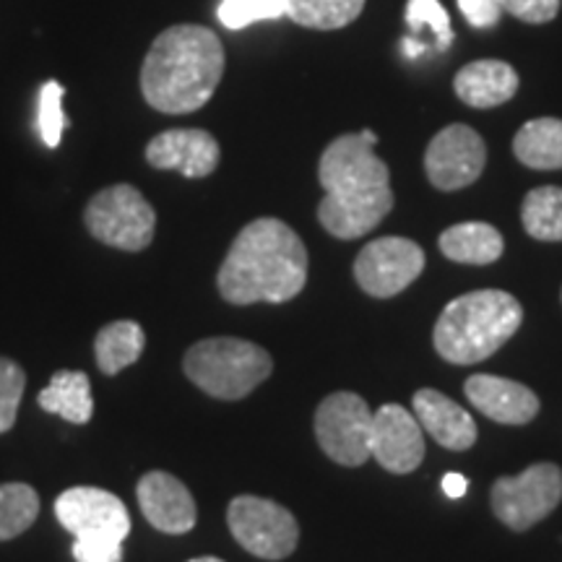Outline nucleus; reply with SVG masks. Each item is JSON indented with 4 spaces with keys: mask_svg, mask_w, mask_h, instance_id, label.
I'll list each match as a JSON object with an SVG mask.
<instances>
[{
    "mask_svg": "<svg viewBox=\"0 0 562 562\" xmlns=\"http://www.w3.org/2000/svg\"><path fill=\"white\" fill-rule=\"evenodd\" d=\"M323 201L318 222L339 240H357L381 224L393 209L389 165L362 133L339 136L323 151L318 165Z\"/></svg>",
    "mask_w": 562,
    "mask_h": 562,
    "instance_id": "f257e3e1",
    "label": "nucleus"
},
{
    "mask_svg": "<svg viewBox=\"0 0 562 562\" xmlns=\"http://www.w3.org/2000/svg\"><path fill=\"white\" fill-rule=\"evenodd\" d=\"M305 284V243L290 224L273 216H263L243 227L216 273L220 294L232 305H279L297 297Z\"/></svg>",
    "mask_w": 562,
    "mask_h": 562,
    "instance_id": "f03ea898",
    "label": "nucleus"
},
{
    "mask_svg": "<svg viewBox=\"0 0 562 562\" xmlns=\"http://www.w3.org/2000/svg\"><path fill=\"white\" fill-rule=\"evenodd\" d=\"M222 76V40L209 26L178 24L154 40L140 66V94L154 110L188 115L214 97Z\"/></svg>",
    "mask_w": 562,
    "mask_h": 562,
    "instance_id": "7ed1b4c3",
    "label": "nucleus"
},
{
    "mask_svg": "<svg viewBox=\"0 0 562 562\" xmlns=\"http://www.w3.org/2000/svg\"><path fill=\"white\" fill-rule=\"evenodd\" d=\"M524 307L501 290L469 292L448 302L435 323V351L451 364L490 360L521 328Z\"/></svg>",
    "mask_w": 562,
    "mask_h": 562,
    "instance_id": "20e7f679",
    "label": "nucleus"
},
{
    "mask_svg": "<svg viewBox=\"0 0 562 562\" xmlns=\"http://www.w3.org/2000/svg\"><path fill=\"white\" fill-rule=\"evenodd\" d=\"M182 370L209 396L237 402L269 381L273 360L258 344L235 336H214L186 351Z\"/></svg>",
    "mask_w": 562,
    "mask_h": 562,
    "instance_id": "39448f33",
    "label": "nucleus"
},
{
    "mask_svg": "<svg viewBox=\"0 0 562 562\" xmlns=\"http://www.w3.org/2000/svg\"><path fill=\"white\" fill-rule=\"evenodd\" d=\"M83 222L94 240L110 248L138 252L146 250L157 229V211L133 186H110L89 201Z\"/></svg>",
    "mask_w": 562,
    "mask_h": 562,
    "instance_id": "423d86ee",
    "label": "nucleus"
},
{
    "mask_svg": "<svg viewBox=\"0 0 562 562\" xmlns=\"http://www.w3.org/2000/svg\"><path fill=\"white\" fill-rule=\"evenodd\" d=\"M562 501V469L558 463H531L518 476L492 484V513L513 531H529L544 521Z\"/></svg>",
    "mask_w": 562,
    "mask_h": 562,
    "instance_id": "0eeeda50",
    "label": "nucleus"
},
{
    "mask_svg": "<svg viewBox=\"0 0 562 562\" xmlns=\"http://www.w3.org/2000/svg\"><path fill=\"white\" fill-rule=\"evenodd\" d=\"M227 524L237 544L261 560H284L297 550V518L266 497H235L227 508Z\"/></svg>",
    "mask_w": 562,
    "mask_h": 562,
    "instance_id": "6e6552de",
    "label": "nucleus"
},
{
    "mask_svg": "<svg viewBox=\"0 0 562 562\" xmlns=\"http://www.w3.org/2000/svg\"><path fill=\"white\" fill-rule=\"evenodd\" d=\"M315 438L323 453L341 467H362L372 459V412L357 393L326 396L315 412Z\"/></svg>",
    "mask_w": 562,
    "mask_h": 562,
    "instance_id": "1a4fd4ad",
    "label": "nucleus"
},
{
    "mask_svg": "<svg viewBox=\"0 0 562 562\" xmlns=\"http://www.w3.org/2000/svg\"><path fill=\"white\" fill-rule=\"evenodd\" d=\"M425 271V250L406 237H378L355 261V279L370 297L389 300L404 292Z\"/></svg>",
    "mask_w": 562,
    "mask_h": 562,
    "instance_id": "9d476101",
    "label": "nucleus"
},
{
    "mask_svg": "<svg viewBox=\"0 0 562 562\" xmlns=\"http://www.w3.org/2000/svg\"><path fill=\"white\" fill-rule=\"evenodd\" d=\"M487 165V146L463 123L442 128L425 151V172L438 191H461L480 180Z\"/></svg>",
    "mask_w": 562,
    "mask_h": 562,
    "instance_id": "9b49d317",
    "label": "nucleus"
},
{
    "mask_svg": "<svg viewBox=\"0 0 562 562\" xmlns=\"http://www.w3.org/2000/svg\"><path fill=\"white\" fill-rule=\"evenodd\" d=\"M55 516L74 537L121 539L131 533V516L123 501L100 487H70L55 501Z\"/></svg>",
    "mask_w": 562,
    "mask_h": 562,
    "instance_id": "f8f14e48",
    "label": "nucleus"
},
{
    "mask_svg": "<svg viewBox=\"0 0 562 562\" xmlns=\"http://www.w3.org/2000/svg\"><path fill=\"white\" fill-rule=\"evenodd\" d=\"M422 425L402 404H383L372 414L370 451L385 472L409 474L425 459Z\"/></svg>",
    "mask_w": 562,
    "mask_h": 562,
    "instance_id": "ddd939ff",
    "label": "nucleus"
},
{
    "mask_svg": "<svg viewBox=\"0 0 562 562\" xmlns=\"http://www.w3.org/2000/svg\"><path fill=\"white\" fill-rule=\"evenodd\" d=\"M222 149L209 131L172 128L159 133L146 146V161L154 170H175L186 178H209L220 167Z\"/></svg>",
    "mask_w": 562,
    "mask_h": 562,
    "instance_id": "4468645a",
    "label": "nucleus"
},
{
    "mask_svg": "<svg viewBox=\"0 0 562 562\" xmlns=\"http://www.w3.org/2000/svg\"><path fill=\"white\" fill-rule=\"evenodd\" d=\"M136 495L140 513L157 531L188 533L199 521L191 490L178 476L167 472L144 474L138 480Z\"/></svg>",
    "mask_w": 562,
    "mask_h": 562,
    "instance_id": "2eb2a0df",
    "label": "nucleus"
},
{
    "mask_svg": "<svg viewBox=\"0 0 562 562\" xmlns=\"http://www.w3.org/2000/svg\"><path fill=\"white\" fill-rule=\"evenodd\" d=\"M463 393L474 409L501 425H529L539 412L537 393L508 378L472 375L463 383Z\"/></svg>",
    "mask_w": 562,
    "mask_h": 562,
    "instance_id": "dca6fc26",
    "label": "nucleus"
},
{
    "mask_svg": "<svg viewBox=\"0 0 562 562\" xmlns=\"http://www.w3.org/2000/svg\"><path fill=\"white\" fill-rule=\"evenodd\" d=\"M414 417L438 446L448 451H469L476 440V425L463 406L435 389H422L412 398Z\"/></svg>",
    "mask_w": 562,
    "mask_h": 562,
    "instance_id": "f3484780",
    "label": "nucleus"
},
{
    "mask_svg": "<svg viewBox=\"0 0 562 562\" xmlns=\"http://www.w3.org/2000/svg\"><path fill=\"white\" fill-rule=\"evenodd\" d=\"M518 74L505 60L467 63L453 79L456 97L476 110H490L513 100L518 91Z\"/></svg>",
    "mask_w": 562,
    "mask_h": 562,
    "instance_id": "a211bd4d",
    "label": "nucleus"
},
{
    "mask_svg": "<svg viewBox=\"0 0 562 562\" xmlns=\"http://www.w3.org/2000/svg\"><path fill=\"white\" fill-rule=\"evenodd\" d=\"M440 252L448 261L467 266H487L503 256V235L487 222L453 224L440 235Z\"/></svg>",
    "mask_w": 562,
    "mask_h": 562,
    "instance_id": "6ab92c4d",
    "label": "nucleus"
},
{
    "mask_svg": "<svg viewBox=\"0 0 562 562\" xmlns=\"http://www.w3.org/2000/svg\"><path fill=\"white\" fill-rule=\"evenodd\" d=\"M45 412L58 414L70 425H87L94 414V396H91V383L87 372L81 370H58L50 378L45 391L37 396Z\"/></svg>",
    "mask_w": 562,
    "mask_h": 562,
    "instance_id": "aec40b11",
    "label": "nucleus"
},
{
    "mask_svg": "<svg viewBox=\"0 0 562 562\" xmlns=\"http://www.w3.org/2000/svg\"><path fill=\"white\" fill-rule=\"evenodd\" d=\"M513 154L531 170H562V121L537 117L513 138Z\"/></svg>",
    "mask_w": 562,
    "mask_h": 562,
    "instance_id": "412c9836",
    "label": "nucleus"
},
{
    "mask_svg": "<svg viewBox=\"0 0 562 562\" xmlns=\"http://www.w3.org/2000/svg\"><path fill=\"white\" fill-rule=\"evenodd\" d=\"M144 347L146 334L136 321H112L94 339L97 368L104 375H117V372L138 362V357L144 355Z\"/></svg>",
    "mask_w": 562,
    "mask_h": 562,
    "instance_id": "4be33fe9",
    "label": "nucleus"
},
{
    "mask_svg": "<svg viewBox=\"0 0 562 562\" xmlns=\"http://www.w3.org/2000/svg\"><path fill=\"white\" fill-rule=\"evenodd\" d=\"M364 0H284V13L305 30H341L360 16Z\"/></svg>",
    "mask_w": 562,
    "mask_h": 562,
    "instance_id": "5701e85b",
    "label": "nucleus"
},
{
    "mask_svg": "<svg viewBox=\"0 0 562 562\" xmlns=\"http://www.w3.org/2000/svg\"><path fill=\"white\" fill-rule=\"evenodd\" d=\"M521 222L533 240L562 243V188H533L524 199Z\"/></svg>",
    "mask_w": 562,
    "mask_h": 562,
    "instance_id": "b1692460",
    "label": "nucleus"
},
{
    "mask_svg": "<svg viewBox=\"0 0 562 562\" xmlns=\"http://www.w3.org/2000/svg\"><path fill=\"white\" fill-rule=\"evenodd\" d=\"M40 516V495L32 484H0V542L16 539Z\"/></svg>",
    "mask_w": 562,
    "mask_h": 562,
    "instance_id": "393cba45",
    "label": "nucleus"
},
{
    "mask_svg": "<svg viewBox=\"0 0 562 562\" xmlns=\"http://www.w3.org/2000/svg\"><path fill=\"white\" fill-rule=\"evenodd\" d=\"M66 87L60 81H45L37 97V131L47 149H58L63 133L68 128L66 110H63Z\"/></svg>",
    "mask_w": 562,
    "mask_h": 562,
    "instance_id": "a878e982",
    "label": "nucleus"
},
{
    "mask_svg": "<svg viewBox=\"0 0 562 562\" xmlns=\"http://www.w3.org/2000/svg\"><path fill=\"white\" fill-rule=\"evenodd\" d=\"M216 16L227 30L240 32L256 21H273L286 16L284 0H222Z\"/></svg>",
    "mask_w": 562,
    "mask_h": 562,
    "instance_id": "bb28decb",
    "label": "nucleus"
},
{
    "mask_svg": "<svg viewBox=\"0 0 562 562\" xmlns=\"http://www.w3.org/2000/svg\"><path fill=\"white\" fill-rule=\"evenodd\" d=\"M406 24L414 34L430 30L438 50H446L453 42L451 19H448V11L442 9L440 0H409L406 3Z\"/></svg>",
    "mask_w": 562,
    "mask_h": 562,
    "instance_id": "cd10ccee",
    "label": "nucleus"
},
{
    "mask_svg": "<svg viewBox=\"0 0 562 562\" xmlns=\"http://www.w3.org/2000/svg\"><path fill=\"white\" fill-rule=\"evenodd\" d=\"M26 375L9 357H0V435L9 432L16 422Z\"/></svg>",
    "mask_w": 562,
    "mask_h": 562,
    "instance_id": "c85d7f7f",
    "label": "nucleus"
},
{
    "mask_svg": "<svg viewBox=\"0 0 562 562\" xmlns=\"http://www.w3.org/2000/svg\"><path fill=\"white\" fill-rule=\"evenodd\" d=\"M76 562H123V542L110 537H76Z\"/></svg>",
    "mask_w": 562,
    "mask_h": 562,
    "instance_id": "c756f323",
    "label": "nucleus"
},
{
    "mask_svg": "<svg viewBox=\"0 0 562 562\" xmlns=\"http://www.w3.org/2000/svg\"><path fill=\"white\" fill-rule=\"evenodd\" d=\"M501 9L526 24H547L558 16L560 0H497Z\"/></svg>",
    "mask_w": 562,
    "mask_h": 562,
    "instance_id": "7c9ffc66",
    "label": "nucleus"
},
{
    "mask_svg": "<svg viewBox=\"0 0 562 562\" xmlns=\"http://www.w3.org/2000/svg\"><path fill=\"white\" fill-rule=\"evenodd\" d=\"M459 9L467 21L476 30H487V26H495L497 19H501V3L497 0H459Z\"/></svg>",
    "mask_w": 562,
    "mask_h": 562,
    "instance_id": "2f4dec72",
    "label": "nucleus"
},
{
    "mask_svg": "<svg viewBox=\"0 0 562 562\" xmlns=\"http://www.w3.org/2000/svg\"><path fill=\"white\" fill-rule=\"evenodd\" d=\"M440 484H442V492H446L448 497H453V501H459V497L467 495V476L463 474H456V472L446 474Z\"/></svg>",
    "mask_w": 562,
    "mask_h": 562,
    "instance_id": "473e14b6",
    "label": "nucleus"
},
{
    "mask_svg": "<svg viewBox=\"0 0 562 562\" xmlns=\"http://www.w3.org/2000/svg\"><path fill=\"white\" fill-rule=\"evenodd\" d=\"M402 50H404L406 58H417V55H422V53L427 50V45H425V42L414 40V37H406V40L402 42Z\"/></svg>",
    "mask_w": 562,
    "mask_h": 562,
    "instance_id": "72a5a7b5",
    "label": "nucleus"
},
{
    "mask_svg": "<svg viewBox=\"0 0 562 562\" xmlns=\"http://www.w3.org/2000/svg\"><path fill=\"white\" fill-rule=\"evenodd\" d=\"M188 562H224V560L211 558V554H203V558H193V560H188Z\"/></svg>",
    "mask_w": 562,
    "mask_h": 562,
    "instance_id": "f704fd0d",
    "label": "nucleus"
}]
</instances>
